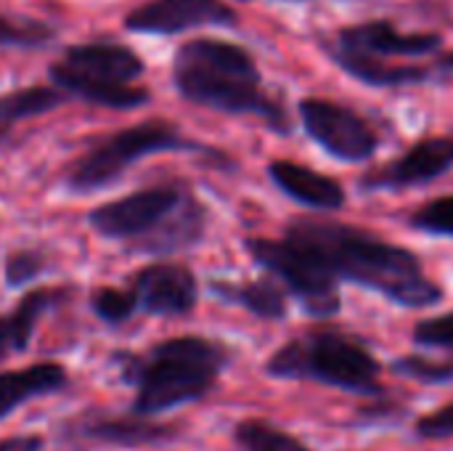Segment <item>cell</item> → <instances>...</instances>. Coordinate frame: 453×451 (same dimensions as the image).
I'll use <instances>...</instances> for the list:
<instances>
[{"instance_id":"27","label":"cell","mask_w":453,"mask_h":451,"mask_svg":"<svg viewBox=\"0 0 453 451\" xmlns=\"http://www.w3.org/2000/svg\"><path fill=\"white\" fill-rule=\"evenodd\" d=\"M414 340L427 348H449L453 351V314L425 319L414 327Z\"/></svg>"},{"instance_id":"9","label":"cell","mask_w":453,"mask_h":451,"mask_svg":"<svg viewBox=\"0 0 453 451\" xmlns=\"http://www.w3.org/2000/svg\"><path fill=\"white\" fill-rule=\"evenodd\" d=\"M183 191L175 186H154L130 197L106 202L90 213V226L109 239H141L157 229L165 215L180 202Z\"/></svg>"},{"instance_id":"1","label":"cell","mask_w":453,"mask_h":451,"mask_svg":"<svg viewBox=\"0 0 453 451\" xmlns=\"http://www.w3.org/2000/svg\"><path fill=\"white\" fill-rule=\"evenodd\" d=\"M287 239L313 253L337 279H350L385 298L425 308L441 300V287L427 279L419 258L398 245H388L361 229L303 218L287 229Z\"/></svg>"},{"instance_id":"31","label":"cell","mask_w":453,"mask_h":451,"mask_svg":"<svg viewBox=\"0 0 453 451\" xmlns=\"http://www.w3.org/2000/svg\"><path fill=\"white\" fill-rule=\"evenodd\" d=\"M446 66H449V69H453V53L449 56V58H446Z\"/></svg>"},{"instance_id":"3","label":"cell","mask_w":453,"mask_h":451,"mask_svg":"<svg viewBox=\"0 0 453 451\" xmlns=\"http://www.w3.org/2000/svg\"><path fill=\"white\" fill-rule=\"evenodd\" d=\"M228 348L207 338H173L146 356L125 362V377L135 383V415L157 417L210 393L228 367Z\"/></svg>"},{"instance_id":"23","label":"cell","mask_w":453,"mask_h":451,"mask_svg":"<svg viewBox=\"0 0 453 451\" xmlns=\"http://www.w3.org/2000/svg\"><path fill=\"white\" fill-rule=\"evenodd\" d=\"M93 314L106 324H122L138 311V300L133 290H117V287H98L90 295Z\"/></svg>"},{"instance_id":"12","label":"cell","mask_w":453,"mask_h":451,"mask_svg":"<svg viewBox=\"0 0 453 451\" xmlns=\"http://www.w3.org/2000/svg\"><path fill=\"white\" fill-rule=\"evenodd\" d=\"M69 431L77 439L122 449L167 444L175 436V428L154 423V417L143 415H82L69 425Z\"/></svg>"},{"instance_id":"22","label":"cell","mask_w":453,"mask_h":451,"mask_svg":"<svg viewBox=\"0 0 453 451\" xmlns=\"http://www.w3.org/2000/svg\"><path fill=\"white\" fill-rule=\"evenodd\" d=\"M234 439L242 451H308L303 447V441H297L295 436H289L263 420L239 423Z\"/></svg>"},{"instance_id":"15","label":"cell","mask_w":453,"mask_h":451,"mask_svg":"<svg viewBox=\"0 0 453 451\" xmlns=\"http://www.w3.org/2000/svg\"><path fill=\"white\" fill-rule=\"evenodd\" d=\"M204 223H207V210L196 202L194 194L183 191L180 202L165 215V221L138 239L141 242L138 247L151 255H170L186 250L202 239Z\"/></svg>"},{"instance_id":"11","label":"cell","mask_w":453,"mask_h":451,"mask_svg":"<svg viewBox=\"0 0 453 451\" xmlns=\"http://www.w3.org/2000/svg\"><path fill=\"white\" fill-rule=\"evenodd\" d=\"M130 290L138 308L151 316H183L196 306L199 287L194 274L180 263H154L135 274Z\"/></svg>"},{"instance_id":"21","label":"cell","mask_w":453,"mask_h":451,"mask_svg":"<svg viewBox=\"0 0 453 451\" xmlns=\"http://www.w3.org/2000/svg\"><path fill=\"white\" fill-rule=\"evenodd\" d=\"M64 101V93L45 85H29L16 88L5 96H0V125H11L16 120H27L42 112L56 109Z\"/></svg>"},{"instance_id":"8","label":"cell","mask_w":453,"mask_h":451,"mask_svg":"<svg viewBox=\"0 0 453 451\" xmlns=\"http://www.w3.org/2000/svg\"><path fill=\"white\" fill-rule=\"evenodd\" d=\"M300 117L311 138L337 159L364 162L377 149V133L372 125L348 106L324 98H305L300 104Z\"/></svg>"},{"instance_id":"28","label":"cell","mask_w":453,"mask_h":451,"mask_svg":"<svg viewBox=\"0 0 453 451\" xmlns=\"http://www.w3.org/2000/svg\"><path fill=\"white\" fill-rule=\"evenodd\" d=\"M40 271H42V255L32 253V250L11 253L5 260V279L11 287H21V284L32 282Z\"/></svg>"},{"instance_id":"26","label":"cell","mask_w":453,"mask_h":451,"mask_svg":"<svg viewBox=\"0 0 453 451\" xmlns=\"http://www.w3.org/2000/svg\"><path fill=\"white\" fill-rule=\"evenodd\" d=\"M395 372L422 380V383H451L453 380V364L443 362H430L422 356H406L395 362Z\"/></svg>"},{"instance_id":"19","label":"cell","mask_w":453,"mask_h":451,"mask_svg":"<svg viewBox=\"0 0 453 451\" xmlns=\"http://www.w3.org/2000/svg\"><path fill=\"white\" fill-rule=\"evenodd\" d=\"M334 61L350 72L353 77L369 82V85H406V82H419L427 77V72L422 66H390L380 58L356 53V51H345V48H334L332 51Z\"/></svg>"},{"instance_id":"14","label":"cell","mask_w":453,"mask_h":451,"mask_svg":"<svg viewBox=\"0 0 453 451\" xmlns=\"http://www.w3.org/2000/svg\"><path fill=\"white\" fill-rule=\"evenodd\" d=\"M441 45L438 35H406L390 21H366L340 32L337 48L364 56H425Z\"/></svg>"},{"instance_id":"20","label":"cell","mask_w":453,"mask_h":451,"mask_svg":"<svg viewBox=\"0 0 453 451\" xmlns=\"http://www.w3.org/2000/svg\"><path fill=\"white\" fill-rule=\"evenodd\" d=\"M215 295H220L228 303L244 306L260 319H281L287 314V300L284 292L276 287L273 279H257L247 284H212Z\"/></svg>"},{"instance_id":"16","label":"cell","mask_w":453,"mask_h":451,"mask_svg":"<svg viewBox=\"0 0 453 451\" xmlns=\"http://www.w3.org/2000/svg\"><path fill=\"white\" fill-rule=\"evenodd\" d=\"M268 173L284 194H289L292 199H297L313 210H340L345 205L342 186L334 178L316 173L305 165L279 159L268 167Z\"/></svg>"},{"instance_id":"5","label":"cell","mask_w":453,"mask_h":451,"mask_svg":"<svg viewBox=\"0 0 453 451\" xmlns=\"http://www.w3.org/2000/svg\"><path fill=\"white\" fill-rule=\"evenodd\" d=\"M141 74L143 61L130 48L114 43L72 45L64 58L50 66V77L58 88L111 109H133L149 101V90L130 85Z\"/></svg>"},{"instance_id":"10","label":"cell","mask_w":453,"mask_h":451,"mask_svg":"<svg viewBox=\"0 0 453 451\" xmlns=\"http://www.w3.org/2000/svg\"><path fill=\"white\" fill-rule=\"evenodd\" d=\"M236 13L220 0H146L125 16V29L138 35H175L194 27H228Z\"/></svg>"},{"instance_id":"18","label":"cell","mask_w":453,"mask_h":451,"mask_svg":"<svg viewBox=\"0 0 453 451\" xmlns=\"http://www.w3.org/2000/svg\"><path fill=\"white\" fill-rule=\"evenodd\" d=\"M58 298V290H35L11 314L0 316V362H5L13 354H21L29 346L37 319L50 306H56Z\"/></svg>"},{"instance_id":"4","label":"cell","mask_w":453,"mask_h":451,"mask_svg":"<svg viewBox=\"0 0 453 451\" xmlns=\"http://www.w3.org/2000/svg\"><path fill=\"white\" fill-rule=\"evenodd\" d=\"M265 369L281 380H319L356 393L380 391V362L353 338L326 330L287 343Z\"/></svg>"},{"instance_id":"7","label":"cell","mask_w":453,"mask_h":451,"mask_svg":"<svg viewBox=\"0 0 453 451\" xmlns=\"http://www.w3.org/2000/svg\"><path fill=\"white\" fill-rule=\"evenodd\" d=\"M247 250L263 268L287 284V290L303 303L308 314L334 316L340 311L337 276L305 247L289 239H250Z\"/></svg>"},{"instance_id":"17","label":"cell","mask_w":453,"mask_h":451,"mask_svg":"<svg viewBox=\"0 0 453 451\" xmlns=\"http://www.w3.org/2000/svg\"><path fill=\"white\" fill-rule=\"evenodd\" d=\"M66 380H69L66 369L53 362L0 372V420H5L11 412H16L19 407L35 401L40 396H50V393L61 391L66 385Z\"/></svg>"},{"instance_id":"24","label":"cell","mask_w":453,"mask_h":451,"mask_svg":"<svg viewBox=\"0 0 453 451\" xmlns=\"http://www.w3.org/2000/svg\"><path fill=\"white\" fill-rule=\"evenodd\" d=\"M53 37V29L35 19H8L0 16V45H21L35 48Z\"/></svg>"},{"instance_id":"25","label":"cell","mask_w":453,"mask_h":451,"mask_svg":"<svg viewBox=\"0 0 453 451\" xmlns=\"http://www.w3.org/2000/svg\"><path fill=\"white\" fill-rule=\"evenodd\" d=\"M411 223L427 234L453 237V197H443V199L425 205L422 210L414 213Z\"/></svg>"},{"instance_id":"2","label":"cell","mask_w":453,"mask_h":451,"mask_svg":"<svg viewBox=\"0 0 453 451\" xmlns=\"http://www.w3.org/2000/svg\"><path fill=\"white\" fill-rule=\"evenodd\" d=\"M173 80L178 90L199 104L231 114H260L279 128H287L281 109L260 90L255 58L234 43L199 37L175 51Z\"/></svg>"},{"instance_id":"13","label":"cell","mask_w":453,"mask_h":451,"mask_svg":"<svg viewBox=\"0 0 453 451\" xmlns=\"http://www.w3.org/2000/svg\"><path fill=\"white\" fill-rule=\"evenodd\" d=\"M453 167V138H427L411 146L401 159L390 162L380 173L369 175L364 186L372 189H403L435 181Z\"/></svg>"},{"instance_id":"29","label":"cell","mask_w":453,"mask_h":451,"mask_svg":"<svg viewBox=\"0 0 453 451\" xmlns=\"http://www.w3.org/2000/svg\"><path fill=\"white\" fill-rule=\"evenodd\" d=\"M417 436L422 439H430V441H443V439H451L453 436V404L422 417L417 423Z\"/></svg>"},{"instance_id":"30","label":"cell","mask_w":453,"mask_h":451,"mask_svg":"<svg viewBox=\"0 0 453 451\" xmlns=\"http://www.w3.org/2000/svg\"><path fill=\"white\" fill-rule=\"evenodd\" d=\"M0 451H42L40 436H13L0 441Z\"/></svg>"},{"instance_id":"6","label":"cell","mask_w":453,"mask_h":451,"mask_svg":"<svg viewBox=\"0 0 453 451\" xmlns=\"http://www.w3.org/2000/svg\"><path fill=\"white\" fill-rule=\"evenodd\" d=\"M188 146L191 144L180 138L175 125L162 122V120L141 122V125L114 133L101 146H96L90 154L80 157L74 162V167L69 170L66 186L72 191H93V189H101V186L111 183L114 178H119V173L127 165L138 162L141 157H149L157 152L188 149Z\"/></svg>"},{"instance_id":"32","label":"cell","mask_w":453,"mask_h":451,"mask_svg":"<svg viewBox=\"0 0 453 451\" xmlns=\"http://www.w3.org/2000/svg\"><path fill=\"white\" fill-rule=\"evenodd\" d=\"M5 130H8V125H0V138L5 136Z\"/></svg>"}]
</instances>
